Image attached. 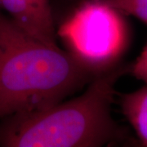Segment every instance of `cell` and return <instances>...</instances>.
I'll use <instances>...</instances> for the list:
<instances>
[{"instance_id": "2", "label": "cell", "mask_w": 147, "mask_h": 147, "mask_svg": "<svg viewBox=\"0 0 147 147\" xmlns=\"http://www.w3.org/2000/svg\"><path fill=\"white\" fill-rule=\"evenodd\" d=\"M128 67L120 64L100 74L74 99L0 119V146L97 147L124 141L127 131L113 119L111 105L116 82Z\"/></svg>"}, {"instance_id": "7", "label": "cell", "mask_w": 147, "mask_h": 147, "mask_svg": "<svg viewBox=\"0 0 147 147\" xmlns=\"http://www.w3.org/2000/svg\"><path fill=\"white\" fill-rule=\"evenodd\" d=\"M128 72L138 80L147 85V43L136 61L129 65Z\"/></svg>"}, {"instance_id": "5", "label": "cell", "mask_w": 147, "mask_h": 147, "mask_svg": "<svg viewBox=\"0 0 147 147\" xmlns=\"http://www.w3.org/2000/svg\"><path fill=\"white\" fill-rule=\"evenodd\" d=\"M120 105L139 143L147 147V85L132 92L120 95Z\"/></svg>"}, {"instance_id": "4", "label": "cell", "mask_w": 147, "mask_h": 147, "mask_svg": "<svg viewBox=\"0 0 147 147\" xmlns=\"http://www.w3.org/2000/svg\"><path fill=\"white\" fill-rule=\"evenodd\" d=\"M0 9L29 35L58 47L50 0H0Z\"/></svg>"}, {"instance_id": "3", "label": "cell", "mask_w": 147, "mask_h": 147, "mask_svg": "<svg viewBox=\"0 0 147 147\" xmlns=\"http://www.w3.org/2000/svg\"><path fill=\"white\" fill-rule=\"evenodd\" d=\"M57 34L66 52L97 74L120 65L131 35L126 16L102 0H82Z\"/></svg>"}, {"instance_id": "1", "label": "cell", "mask_w": 147, "mask_h": 147, "mask_svg": "<svg viewBox=\"0 0 147 147\" xmlns=\"http://www.w3.org/2000/svg\"><path fill=\"white\" fill-rule=\"evenodd\" d=\"M97 75L68 52L29 35L0 9V119L56 105Z\"/></svg>"}, {"instance_id": "6", "label": "cell", "mask_w": 147, "mask_h": 147, "mask_svg": "<svg viewBox=\"0 0 147 147\" xmlns=\"http://www.w3.org/2000/svg\"><path fill=\"white\" fill-rule=\"evenodd\" d=\"M126 16H131L147 25V0H102Z\"/></svg>"}]
</instances>
